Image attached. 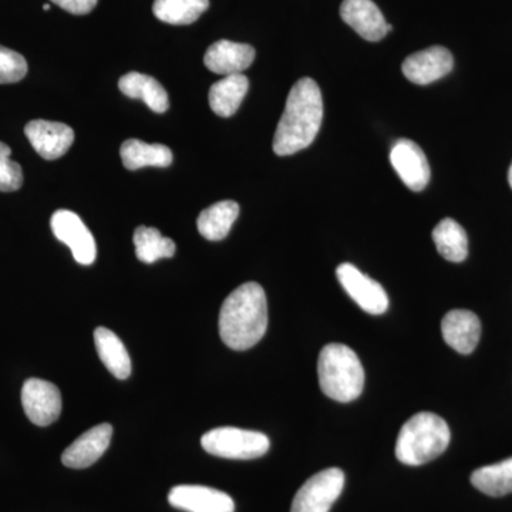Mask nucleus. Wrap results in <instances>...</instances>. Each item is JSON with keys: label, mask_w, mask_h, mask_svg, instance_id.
I'll return each instance as SVG.
<instances>
[{"label": "nucleus", "mask_w": 512, "mask_h": 512, "mask_svg": "<svg viewBox=\"0 0 512 512\" xmlns=\"http://www.w3.org/2000/svg\"><path fill=\"white\" fill-rule=\"evenodd\" d=\"M322 119L323 100L318 83L311 77H303L292 87L284 114L276 127V156H292L311 146L318 136Z\"/></svg>", "instance_id": "1"}, {"label": "nucleus", "mask_w": 512, "mask_h": 512, "mask_svg": "<svg viewBox=\"0 0 512 512\" xmlns=\"http://www.w3.org/2000/svg\"><path fill=\"white\" fill-rule=\"evenodd\" d=\"M220 336L232 350L255 346L268 329V302L264 288L256 282L239 286L225 299L220 312Z\"/></svg>", "instance_id": "2"}, {"label": "nucleus", "mask_w": 512, "mask_h": 512, "mask_svg": "<svg viewBox=\"0 0 512 512\" xmlns=\"http://www.w3.org/2000/svg\"><path fill=\"white\" fill-rule=\"evenodd\" d=\"M446 421L437 414L417 413L403 424L396 443V457L406 466H423L441 456L450 444Z\"/></svg>", "instance_id": "3"}, {"label": "nucleus", "mask_w": 512, "mask_h": 512, "mask_svg": "<svg viewBox=\"0 0 512 512\" xmlns=\"http://www.w3.org/2000/svg\"><path fill=\"white\" fill-rule=\"evenodd\" d=\"M318 380L320 389L340 403L356 400L365 387V369L349 346L330 343L319 353Z\"/></svg>", "instance_id": "4"}, {"label": "nucleus", "mask_w": 512, "mask_h": 512, "mask_svg": "<svg viewBox=\"0 0 512 512\" xmlns=\"http://www.w3.org/2000/svg\"><path fill=\"white\" fill-rule=\"evenodd\" d=\"M201 446L211 456L229 460H254L268 453L271 441L258 431L218 427L202 436Z\"/></svg>", "instance_id": "5"}, {"label": "nucleus", "mask_w": 512, "mask_h": 512, "mask_svg": "<svg viewBox=\"0 0 512 512\" xmlns=\"http://www.w3.org/2000/svg\"><path fill=\"white\" fill-rule=\"evenodd\" d=\"M345 487L340 468H326L309 478L293 498L291 512H329Z\"/></svg>", "instance_id": "6"}, {"label": "nucleus", "mask_w": 512, "mask_h": 512, "mask_svg": "<svg viewBox=\"0 0 512 512\" xmlns=\"http://www.w3.org/2000/svg\"><path fill=\"white\" fill-rule=\"evenodd\" d=\"M340 285L370 315H383L389 308V296L375 279L360 272L355 265L342 264L336 269Z\"/></svg>", "instance_id": "7"}, {"label": "nucleus", "mask_w": 512, "mask_h": 512, "mask_svg": "<svg viewBox=\"0 0 512 512\" xmlns=\"http://www.w3.org/2000/svg\"><path fill=\"white\" fill-rule=\"evenodd\" d=\"M50 225L55 237L70 248L80 265H92L96 261V241L79 215L67 210L56 211Z\"/></svg>", "instance_id": "8"}, {"label": "nucleus", "mask_w": 512, "mask_h": 512, "mask_svg": "<svg viewBox=\"0 0 512 512\" xmlns=\"http://www.w3.org/2000/svg\"><path fill=\"white\" fill-rule=\"evenodd\" d=\"M22 404L33 424L46 427L55 423L62 413V394L53 383L29 379L23 384Z\"/></svg>", "instance_id": "9"}, {"label": "nucleus", "mask_w": 512, "mask_h": 512, "mask_svg": "<svg viewBox=\"0 0 512 512\" xmlns=\"http://www.w3.org/2000/svg\"><path fill=\"white\" fill-rule=\"evenodd\" d=\"M390 163L394 171L402 178L407 188L423 191L430 181V165L426 154L412 140L397 141L390 151Z\"/></svg>", "instance_id": "10"}, {"label": "nucleus", "mask_w": 512, "mask_h": 512, "mask_svg": "<svg viewBox=\"0 0 512 512\" xmlns=\"http://www.w3.org/2000/svg\"><path fill=\"white\" fill-rule=\"evenodd\" d=\"M25 134L36 153L45 160L64 156L74 141L73 128L55 121H30L26 124Z\"/></svg>", "instance_id": "11"}, {"label": "nucleus", "mask_w": 512, "mask_h": 512, "mask_svg": "<svg viewBox=\"0 0 512 512\" xmlns=\"http://www.w3.org/2000/svg\"><path fill=\"white\" fill-rule=\"evenodd\" d=\"M168 501L177 510L187 512H234L235 503L228 494L204 485H177Z\"/></svg>", "instance_id": "12"}, {"label": "nucleus", "mask_w": 512, "mask_h": 512, "mask_svg": "<svg viewBox=\"0 0 512 512\" xmlns=\"http://www.w3.org/2000/svg\"><path fill=\"white\" fill-rule=\"evenodd\" d=\"M454 59L450 50L433 46L407 57L402 70L407 80L420 86L437 82L453 70Z\"/></svg>", "instance_id": "13"}, {"label": "nucleus", "mask_w": 512, "mask_h": 512, "mask_svg": "<svg viewBox=\"0 0 512 512\" xmlns=\"http://www.w3.org/2000/svg\"><path fill=\"white\" fill-rule=\"evenodd\" d=\"M340 16L357 35L369 42H379L392 30L372 0H343Z\"/></svg>", "instance_id": "14"}, {"label": "nucleus", "mask_w": 512, "mask_h": 512, "mask_svg": "<svg viewBox=\"0 0 512 512\" xmlns=\"http://www.w3.org/2000/svg\"><path fill=\"white\" fill-rule=\"evenodd\" d=\"M113 437V427L103 423L83 433L64 450L62 463L69 468H87L99 461L106 453Z\"/></svg>", "instance_id": "15"}, {"label": "nucleus", "mask_w": 512, "mask_h": 512, "mask_svg": "<svg viewBox=\"0 0 512 512\" xmlns=\"http://www.w3.org/2000/svg\"><path fill=\"white\" fill-rule=\"evenodd\" d=\"M441 333L450 348L461 355H470L480 342L481 322L476 313L454 309L441 320Z\"/></svg>", "instance_id": "16"}, {"label": "nucleus", "mask_w": 512, "mask_h": 512, "mask_svg": "<svg viewBox=\"0 0 512 512\" xmlns=\"http://www.w3.org/2000/svg\"><path fill=\"white\" fill-rule=\"evenodd\" d=\"M255 60V49L245 43H235L231 40H218L208 47L204 63L212 73L239 74L247 70Z\"/></svg>", "instance_id": "17"}, {"label": "nucleus", "mask_w": 512, "mask_h": 512, "mask_svg": "<svg viewBox=\"0 0 512 512\" xmlns=\"http://www.w3.org/2000/svg\"><path fill=\"white\" fill-rule=\"evenodd\" d=\"M121 93L134 100H143L154 113H165L170 107L168 94L154 77L137 72L127 73L119 82Z\"/></svg>", "instance_id": "18"}, {"label": "nucleus", "mask_w": 512, "mask_h": 512, "mask_svg": "<svg viewBox=\"0 0 512 512\" xmlns=\"http://www.w3.org/2000/svg\"><path fill=\"white\" fill-rule=\"evenodd\" d=\"M121 161L130 171L140 170L143 167H170L173 164V153L163 144H147L144 141H124L120 148Z\"/></svg>", "instance_id": "19"}, {"label": "nucleus", "mask_w": 512, "mask_h": 512, "mask_svg": "<svg viewBox=\"0 0 512 512\" xmlns=\"http://www.w3.org/2000/svg\"><path fill=\"white\" fill-rule=\"evenodd\" d=\"M249 80L244 74H231L225 79L212 84L210 106L217 116L231 117L237 113L242 100L247 96Z\"/></svg>", "instance_id": "20"}, {"label": "nucleus", "mask_w": 512, "mask_h": 512, "mask_svg": "<svg viewBox=\"0 0 512 512\" xmlns=\"http://www.w3.org/2000/svg\"><path fill=\"white\" fill-rule=\"evenodd\" d=\"M97 353L111 375L124 380L131 375V359L126 346L116 333L106 328L94 330Z\"/></svg>", "instance_id": "21"}, {"label": "nucleus", "mask_w": 512, "mask_h": 512, "mask_svg": "<svg viewBox=\"0 0 512 512\" xmlns=\"http://www.w3.org/2000/svg\"><path fill=\"white\" fill-rule=\"evenodd\" d=\"M239 205L235 201H220L201 212L197 220L200 234L208 241H221L237 221Z\"/></svg>", "instance_id": "22"}, {"label": "nucleus", "mask_w": 512, "mask_h": 512, "mask_svg": "<svg viewBox=\"0 0 512 512\" xmlns=\"http://www.w3.org/2000/svg\"><path fill=\"white\" fill-rule=\"evenodd\" d=\"M210 8V0H154L153 12L168 25H191Z\"/></svg>", "instance_id": "23"}, {"label": "nucleus", "mask_w": 512, "mask_h": 512, "mask_svg": "<svg viewBox=\"0 0 512 512\" xmlns=\"http://www.w3.org/2000/svg\"><path fill=\"white\" fill-rule=\"evenodd\" d=\"M433 241L437 251L450 262H463L468 255V238L457 221L446 218L433 229Z\"/></svg>", "instance_id": "24"}, {"label": "nucleus", "mask_w": 512, "mask_h": 512, "mask_svg": "<svg viewBox=\"0 0 512 512\" xmlns=\"http://www.w3.org/2000/svg\"><path fill=\"white\" fill-rule=\"evenodd\" d=\"M471 483L490 497H503L512 493V457L501 463L478 468L471 474Z\"/></svg>", "instance_id": "25"}, {"label": "nucleus", "mask_w": 512, "mask_h": 512, "mask_svg": "<svg viewBox=\"0 0 512 512\" xmlns=\"http://www.w3.org/2000/svg\"><path fill=\"white\" fill-rule=\"evenodd\" d=\"M137 258L144 264H154L158 259L173 258V239L165 238L156 228L138 227L134 232Z\"/></svg>", "instance_id": "26"}, {"label": "nucleus", "mask_w": 512, "mask_h": 512, "mask_svg": "<svg viewBox=\"0 0 512 512\" xmlns=\"http://www.w3.org/2000/svg\"><path fill=\"white\" fill-rule=\"evenodd\" d=\"M28 74V62L15 50L0 46V84L18 83Z\"/></svg>", "instance_id": "27"}, {"label": "nucleus", "mask_w": 512, "mask_h": 512, "mask_svg": "<svg viewBox=\"0 0 512 512\" xmlns=\"http://www.w3.org/2000/svg\"><path fill=\"white\" fill-rule=\"evenodd\" d=\"M9 146L0 141V191H18L23 184L22 167L15 161L10 160Z\"/></svg>", "instance_id": "28"}, {"label": "nucleus", "mask_w": 512, "mask_h": 512, "mask_svg": "<svg viewBox=\"0 0 512 512\" xmlns=\"http://www.w3.org/2000/svg\"><path fill=\"white\" fill-rule=\"evenodd\" d=\"M50 2L72 15L82 16L92 12L99 0H50Z\"/></svg>", "instance_id": "29"}, {"label": "nucleus", "mask_w": 512, "mask_h": 512, "mask_svg": "<svg viewBox=\"0 0 512 512\" xmlns=\"http://www.w3.org/2000/svg\"><path fill=\"white\" fill-rule=\"evenodd\" d=\"M508 183H510V187L512 188V164L510 167V171H508Z\"/></svg>", "instance_id": "30"}, {"label": "nucleus", "mask_w": 512, "mask_h": 512, "mask_svg": "<svg viewBox=\"0 0 512 512\" xmlns=\"http://www.w3.org/2000/svg\"><path fill=\"white\" fill-rule=\"evenodd\" d=\"M43 9H45V10H46V12H47V10H50V5H45V6H43Z\"/></svg>", "instance_id": "31"}]
</instances>
